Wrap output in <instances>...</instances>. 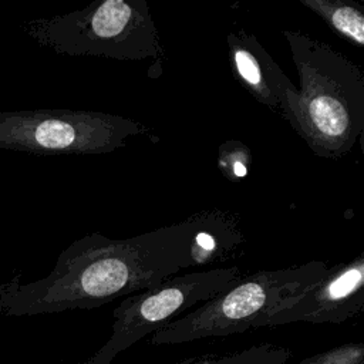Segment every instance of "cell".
Wrapping results in <instances>:
<instances>
[{
    "label": "cell",
    "instance_id": "1",
    "mask_svg": "<svg viewBox=\"0 0 364 364\" xmlns=\"http://www.w3.org/2000/svg\"><path fill=\"white\" fill-rule=\"evenodd\" d=\"M191 235L189 218L127 239L88 233L58 255L46 277L3 284L0 313L20 317L95 309L149 289L191 267Z\"/></svg>",
    "mask_w": 364,
    "mask_h": 364
},
{
    "label": "cell",
    "instance_id": "2",
    "mask_svg": "<svg viewBox=\"0 0 364 364\" xmlns=\"http://www.w3.org/2000/svg\"><path fill=\"white\" fill-rule=\"evenodd\" d=\"M300 88L287 122L311 152L326 159L350 154L364 131V77L327 43L283 30Z\"/></svg>",
    "mask_w": 364,
    "mask_h": 364
},
{
    "label": "cell",
    "instance_id": "3",
    "mask_svg": "<svg viewBox=\"0 0 364 364\" xmlns=\"http://www.w3.org/2000/svg\"><path fill=\"white\" fill-rule=\"evenodd\" d=\"M40 46L70 57L139 61L164 57V46L145 0H98L84 9L24 23Z\"/></svg>",
    "mask_w": 364,
    "mask_h": 364
},
{
    "label": "cell",
    "instance_id": "4",
    "mask_svg": "<svg viewBox=\"0 0 364 364\" xmlns=\"http://www.w3.org/2000/svg\"><path fill=\"white\" fill-rule=\"evenodd\" d=\"M327 269L326 262L311 260L300 266L242 276L218 296L151 334L149 344L191 343L257 328L266 316L317 283Z\"/></svg>",
    "mask_w": 364,
    "mask_h": 364
},
{
    "label": "cell",
    "instance_id": "5",
    "mask_svg": "<svg viewBox=\"0 0 364 364\" xmlns=\"http://www.w3.org/2000/svg\"><path fill=\"white\" fill-rule=\"evenodd\" d=\"M151 128L131 118L74 109L0 112V148L37 155H97L127 146Z\"/></svg>",
    "mask_w": 364,
    "mask_h": 364
},
{
    "label": "cell",
    "instance_id": "6",
    "mask_svg": "<svg viewBox=\"0 0 364 364\" xmlns=\"http://www.w3.org/2000/svg\"><path fill=\"white\" fill-rule=\"evenodd\" d=\"M242 277L237 266L172 276L129 294L112 311L108 340L81 364H111L122 351L154 334L185 310L218 296Z\"/></svg>",
    "mask_w": 364,
    "mask_h": 364
},
{
    "label": "cell",
    "instance_id": "7",
    "mask_svg": "<svg viewBox=\"0 0 364 364\" xmlns=\"http://www.w3.org/2000/svg\"><path fill=\"white\" fill-rule=\"evenodd\" d=\"M364 310V253L328 267L324 276L300 296L266 316L259 327L306 321L340 324Z\"/></svg>",
    "mask_w": 364,
    "mask_h": 364
},
{
    "label": "cell",
    "instance_id": "8",
    "mask_svg": "<svg viewBox=\"0 0 364 364\" xmlns=\"http://www.w3.org/2000/svg\"><path fill=\"white\" fill-rule=\"evenodd\" d=\"M229 63L235 78L260 104L286 121L297 98V88L257 41L242 28L226 36Z\"/></svg>",
    "mask_w": 364,
    "mask_h": 364
},
{
    "label": "cell",
    "instance_id": "9",
    "mask_svg": "<svg viewBox=\"0 0 364 364\" xmlns=\"http://www.w3.org/2000/svg\"><path fill=\"white\" fill-rule=\"evenodd\" d=\"M189 220L192 223L191 267L228 262L235 257L245 242L240 218L232 212L208 209L191 215Z\"/></svg>",
    "mask_w": 364,
    "mask_h": 364
},
{
    "label": "cell",
    "instance_id": "10",
    "mask_svg": "<svg viewBox=\"0 0 364 364\" xmlns=\"http://www.w3.org/2000/svg\"><path fill=\"white\" fill-rule=\"evenodd\" d=\"M316 13L340 38L364 47V7L354 0H299Z\"/></svg>",
    "mask_w": 364,
    "mask_h": 364
},
{
    "label": "cell",
    "instance_id": "11",
    "mask_svg": "<svg viewBox=\"0 0 364 364\" xmlns=\"http://www.w3.org/2000/svg\"><path fill=\"white\" fill-rule=\"evenodd\" d=\"M290 355L291 351L284 346L262 343L232 354L213 355L208 364H286Z\"/></svg>",
    "mask_w": 364,
    "mask_h": 364
},
{
    "label": "cell",
    "instance_id": "12",
    "mask_svg": "<svg viewBox=\"0 0 364 364\" xmlns=\"http://www.w3.org/2000/svg\"><path fill=\"white\" fill-rule=\"evenodd\" d=\"M250 165L252 152L242 141L228 139L219 145L216 166L226 179L232 182L243 179L249 173Z\"/></svg>",
    "mask_w": 364,
    "mask_h": 364
},
{
    "label": "cell",
    "instance_id": "13",
    "mask_svg": "<svg viewBox=\"0 0 364 364\" xmlns=\"http://www.w3.org/2000/svg\"><path fill=\"white\" fill-rule=\"evenodd\" d=\"M296 364H364V344L346 343L313 355L304 357Z\"/></svg>",
    "mask_w": 364,
    "mask_h": 364
},
{
    "label": "cell",
    "instance_id": "14",
    "mask_svg": "<svg viewBox=\"0 0 364 364\" xmlns=\"http://www.w3.org/2000/svg\"><path fill=\"white\" fill-rule=\"evenodd\" d=\"M212 358H213L212 354H205V355H200V357H189V358L176 361L173 364H208Z\"/></svg>",
    "mask_w": 364,
    "mask_h": 364
}]
</instances>
